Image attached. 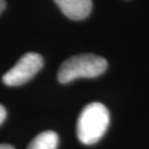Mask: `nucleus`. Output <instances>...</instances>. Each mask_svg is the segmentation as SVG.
<instances>
[{
	"label": "nucleus",
	"instance_id": "1",
	"mask_svg": "<svg viewBox=\"0 0 149 149\" xmlns=\"http://www.w3.org/2000/svg\"><path fill=\"white\" fill-rule=\"evenodd\" d=\"M109 125V112L102 103H91L77 119V138L82 144L94 145L104 136Z\"/></svg>",
	"mask_w": 149,
	"mask_h": 149
},
{
	"label": "nucleus",
	"instance_id": "2",
	"mask_svg": "<svg viewBox=\"0 0 149 149\" xmlns=\"http://www.w3.org/2000/svg\"><path fill=\"white\" fill-rule=\"evenodd\" d=\"M107 69V61L96 54H79L65 60L60 66L58 80L61 83H70L81 77L92 79L102 75Z\"/></svg>",
	"mask_w": 149,
	"mask_h": 149
},
{
	"label": "nucleus",
	"instance_id": "3",
	"mask_svg": "<svg viewBox=\"0 0 149 149\" xmlns=\"http://www.w3.org/2000/svg\"><path fill=\"white\" fill-rule=\"evenodd\" d=\"M42 56L36 52H29L3 75L2 81L8 86H20L31 80L42 69Z\"/></svg>",
	"mask_w": 149,
	"mask_h": 149
},
{
	"label": "nucleus",
	"instance_id": "4",
	"mask_svg": "<svg viewBox=\"0 0 149 149\" xmlns=\"http://www.w3.org/2000/svg\"><path fill=\"white\" fill-rule=\"evenodd\" d=\"M64 16L72 20H83L92 11V0H54Z\"/></svg>",
	"mask_w": 149,
	"mask_h": 149
},
{
	"label": "nucleus",
	"instance_id": "5",
	"mask_svg": "<svg viewBox=\"0 0 149 149\" xmlns=\"http://www.w3.org/2000/svg\"><path fill=\"white\" fill-rule=\"evenodd\" d=\"M59 145V136L55 132H42L31 140L28 149H56Z\"/></svg>",
	"mask_w": 149,
	"mask_h": 149
},
{
	"label": "nucleus",
	"instance_id": "6",
	"mask_svg": "<svg viewBox=\"0 0 149 149\" xmlns=\"http://www.w3.org/2000/svg\"><path fill=\"white\" fill-rule=\"evenodd\" d=\"M6 117H7V111L5 107L0 104V125L5 122Z\"/></svg>",
	"mask_w": 149,
	"mask_h": 149
},
{
	"label": "nucleus",
	"instance_id": "7",
	"mask_svg": "<svg viewBox=\"0 0 149 149\" xmlns=\"http://www.w3.org/2000/svg\"><path fill=\"white\" fill-rule=\"evenodd\" d=\"M0 149H15V147L8 144H1L0 145Z\"/></svg>",
	"mask_w": 149,
	"mask_h": 149
},
{
	"label": "nucleus",
	"instance_id": "8",
	"mask_svg": "<svg viewBox=\"0 0 149 149\" xmlns=\"http://www.w3.org/2000/svg\"><path fill=\"white\" fill-rule=\"evenodd\" d=\"M5 7H6V1L5 0H0V13L3 11Z\"/></svg>",
	"mask_w": 149,
	"mask_h": 149
}]
</instances>
